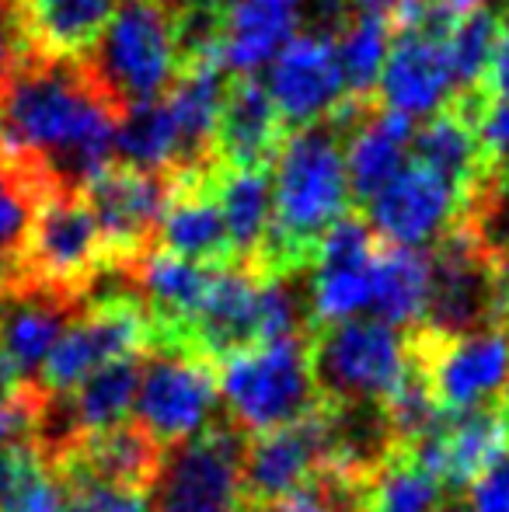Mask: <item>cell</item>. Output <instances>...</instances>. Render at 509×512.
<instances>
[{
  "label": "cell",
  "instance_id": "18",
  "mask_svg": "<svg viewBox=\"0 0 509 512\" xmlns=\"http://www.w3.org/2000/svg\"><path fill=\"white\" fill-rule=\"evenodd\" d=\"M81 300L42 290H4L0 300V352L14 363L25 384H39L49 352L60 335L81 317Z\"/></svg>",
  "mask_w": 509,
  "mask_h": 512
},
{
  "label": "cell",
  "instance_id": "26",
  "mask_svg": "<svg viewBox=\"0 0 509 512\" xmlns=\"http://www.w3.org/2000/svg\"><path fill=\"white\" fill-rule=\"evenodd\" d=\"M454 495L461 492L443 488L408 446H394L370 474L367 512H450Z\"/></svg>",
  "mask_w": 509,
  "mask_h": 512
},
{
  "label": "cell",
  "instance_id": "24",
  "mask_svg": "<svg viewBox=\"0 0 509 512\" xmlns=\"http://www.w3.org/2000/svg\"><path fill=\"white\" fill-rule=\"evenodd\" d=\"M213 196H217L220 216H224V230H227V241H231L234 262L255 265L272 220L269 171L217 168V175H213Z\"/></svg>",
  "mask_w": 509,
  "mask_h": 512
},
{
  "label": "cell",
  "instance_id": "21",
  "mask_svg": "<svg viewBox=\"0 0 509 512\" xmlns=\"http://www.w3.org/2000/svg\"><path fill=\"white\" fill-rule=\"evenodd\" d=\"M297 35V7L262 4V0H227L220 63L238 77H255Z\"/></svg>",
  "mask_w": 509,
  "mask_h": 512
},
{
  "label": "cell",
  "instance_id": "23",
  "mask_svg": "<svg viewBox=\"0 0 509 512\" xmlns=\"http://www.w3.org/2000/svg\"><path fill=\"white\" fill-rule=\"evenodd\" d=\"M35 49L42 56H88L119 0H21Z\"/></svg>",
  "mask_w": 509,
  "mask_h": 512
},
{
  "label": "cell",
  "instance_id": "8",
  "mask_svg": "<svg viewBox=\"0 0 509 512\" xmlns=\"http://www.w3.org/2000/svg\"><path fill=\"white\" fill-rule=\"evenodd\" d=\"M154 349V324L136 293H109L81 310L74 324L60 335L39 373V391L46 398H63L102 366Z\"/></svg>",
  "mask_w": 509,
  "mask_h": 512
},
{
  "label": "cell",
  "instance_id": "11",
  "mask_svg": "<svg viewBox=\"0 0 509 512\" xmlns=\"http://www.w3.org/2000/svg\"><path fill=\"white\" fill-rule=\"evenodd\" d=\"M335 460V408L321 401L300 422L262 432L241 453V499L245 512L265 509L304 488L325 464Z\"/></svg>",
  "mask_w": 509,
  "mask_h": 512
},
{
  "label": "cell",
  "instance_id": "17",
  "mask_svg": "<svg viewBox=\"0 0 509 512\" xmlns=\"http://www.w3.org/2000/svg\"><path fill=\"white\" fill-rule=\"evenodd\" d=\"M213 175H168L171 196L161 213L154 234V248L168 251L185 262L224 269L234 265V251L227 241L224 216H220L217 196H213Z\"/></svg>",
  "mask_w": 509,
  "mask_h": 512
},
{
  "label": "cell",
  "instance_id": "1",
  "mask_svg": "<svg viewBox=\"0 0 509 512\" xmlns=\"http://www.w3.org/2000/svg\"><path fill=\"white\" fill-rule=\"evenodd\" d=\"M0 112L21 161L35 164L53 189L74 192L116 161V133L126 122L84 56L28 60L0 84Z\"/></svg>",
  "mask_w": 509,
  "mask_h": 512
},
{
  "label": "cell",
  "instance_id": "4",
  "mask_svg": "<svg viewBox=\"0 0 509 512\" xmlns=\"http://www.w3.org/2000/svg\"><path fill=\"white\" fill-rule=\"evenodd\" d=\"M220 401L241 436H262L307 418L321 405L311 370V338L255 345L217 363Z\"/></svg>",
  "mask_w": 509,
  "mask_h": 512
},
{
  "label": "cell",
  "instance_id": "7",
  "mask_svg": "<svg viewBox=\"0 0 509 512\" xmlns=\"http://www.w3.org/2000/svg\"><path fill=\"white\" fill-rule=\"evenodd\" d=\"M405 338L408 359L447 415L496 405L509 391V328L471 335H433L426 328H412Z\"/></svg>",
  "mask_w": 509,
  "mask_h": 512
},
{
  "label": "cell",
  "instance_id": "9",
  "mask_svg": "<svg viewBox=\"0 0 509 512\" xmlns=\"http://www.w3.org/2000/svg\"><path fill=\"white\" fill-rule=\"evenodd\" d=\"M220 387L217 366L189 349L143 352L136 425L147 429L164 450H178L217 422Z\"/></svg>",
  "mask_w": 509,
  "mask_h": 512
},
{
  "label": "cell",
  "instance_id": "28",
  "mask_svg": "<svg viewBox=\"0 0 509 512\" xmlns=\"http://www.w3.org/2000/svg\"><path fill=\"white\" fill-rule=\"evenodd\" d=\"M394 28L374 14H349L332 35L335 60H339L342 81L353 98H374L377 81H381L384 60L391 53Z\"/></svg>",
  "mask_w": 509,
  "mask_h": 512
},
{
  "label": "cell",
  "instance_id": "15",
  "mask_svg": "<svg viewBox=\"0 0 509 512\" xmlns=\"http://www.w3.org/2000/svg\"><path fill=\"white\" fill-rule=\"evenodd\" d=\"M265 91L290 133L325 122L349 98L332 39L325 32L293 35L269 63Z\"/></svg>",
  "mask_w": 509,
  "mask_h": 512
},
{
  "label": "cell",
  "instance_id": "3",
  "mask_svg": "<svg viewBox=\"0 0 509 512\" xmlns=\"http://www.w3.org/2000/svg\"><path fill=\"white\" fill-rule=\"evenodd\" d=\"M84 60L126 115L161 102L178 77L175 7L168 0H119Z\"/></svg>",
  "mask_w": 509,
  "mask_h": 512
},
{
  "label": "cell",
  "instance_id": "22",
  "mask_svg": "<svg viewBox=\"0 0 509 512\" xmlns=\"http://www.w3.org/2000/svg\"><path fill=\"white\" fill-rule=\"evenodd\" d=\"M429 304V251L387 248L374 255L370 276V310L374 321L394 331H412L422 324Z\"/></svg>",
  "mask_w": 509,
  "mask_h": 512
},
{
  "label": "cell",
  "instance_id": "33",
  "mask_svg": "<svg viewBox=\"0 0 509 512\" xmlns=\"http://www.w3.org/2000/svg\"><path fill=\"white\" fill-rule=\"evenodd\" d=\"M482 91L496 102H509V11L499 14L496 49H492L489 70L482 77Z\"/></svg>",
  "mask_w": 509,
  "mask_h": 512
},
{
  "label": "cell",
  "instance_id": "6",
  "mask_svg": "<svg viewBox=\"0 0 509 512\" xmlns=\"http://www.w3.org/2000/svg\"><path fill=\"white\" fill-rule=\"evenodd\" d=\"M311 370L321 401L384 405L408 373V338L374 317L314 328Z\"/></svg>",
  "mask_w": 509,
  "mask_h": 512
},
{
  "label": "cell",
  "instance_id": "34",
  "mask_svg": "<svg viewBox=\"0 0 509 512\" xmlns=\"http://www.w3.org/2000/svg\"><path fill=\"white\" fill-rule=\"evenodd\" d=\"M426 0H349V11L356 14H374V18H384L391 28H401L408 18L422 11Z\"/></svg>",
  "mask_w": 509,
  "mask_h": 512
},
{
  "label": "cell",
  "instance_id": "25",
  "mask_svg": "<svg viewBox=\"0 0 509 512\" xmlns=\"http://www.w3.org/2000/svg\"><path fill=\"white\" fill-rule=\"evenodd\" d=\"M412 161L426 164L429 171H436L450 185H457L464 192V203L489 175L475 133L457 115V108H443V112L422 119V126L412 136Z\"/></svg>",
  "mask_w": 509,
  "mask_h": 512
},
{
  "label": "cell",
  "instance_id": "13",
  "mask_svg": "<svg viewBox=\"0 0 509 512\" xmlns=\"http://www.w3.org/2000/svg\"><path fill=\"white\" fill-rule=\"evenodd\" d=\"M81 196L88 199L91 213L102 227L112 272H129L154 248V234L164 206H168L171 182L168 175H150V171H136L112 161L84 185Z\"/></svg>",
  "mask_w": 509,
  "mask_h": 512
},
{
  "label": "cell",
  "instance_id": "16",
  "mask_svg": "<svg viewBox=\"0 0 509 512\" xmlns=\"http://www.w3.org/2000/svg\"><path fill=\"white\" fill-rule=\"evenodd\" d=\"M290 136L258 77H231L213 133V161L224 171H269Z\"/></svg>",
  "mask_w": 509,
  "mask_h": 512
},
{
  "label": "cell",
  "instance_id": "38",
  "mask_svg": "<svg viewBox=\"0 0 509 512\" xmlns=\"http://www.w3.org/2000/svg\"><path fill=\"white\" fill-rule=\"evenodd\" d=\"M499 405H503V411H506V422H509V391L503 394V401H499Z\"/></svg>",
  "mask_w": 509,
  "mask_h": 512
},
{
  "label": "cell",
  "instance_id": "35",
  "mask_svg": "<svg viewBox=\"0 0 509 512\" xmlns=\"http://www.w3.org/2000/svg\"><path fill=\"white\" fill-rule=\"evenodd\" d=\"M28 387H32V384H25V380H21V373L14 370L11 359L0 352V408H7V405H14L18 398H25Z\"/></svg>",
  "mask_w": 509,
  "mask_h": 512
},
{
  "label": "cell",
  "instance_id": "19",
  "mask_svg": "<svg viewBox=\"0 0 509 512\" xmlns=\"http://www.w3.org/2000/svg\"><path fill=\"white\" fill-rule=\"evenodd\" d=\"M60 460H70V464L84 467L95 478L112 481V485L136 488V492L150 495L164 478L168 450L136 422H123V425H112V429L81 436L53 464H60Z\"/></svg>",
  "mask_w": 509,
  "mask_h": 512
},
{
  "label": "cell",
  "instance_id": "36",
  "mask_svg": "<svg viewBox=\"0 0 509 512\" xmlns=\"http://www.w3.org/2000/svg\"><path fill=\"white\" fill-rule=\"evenodd\" d=\"M450 18H464V14H475V11H496L499 4L506 0H436Z\"/></svg>",
  "mask_w": 509,
  "mask_h": 512
},
{
  "label": "cell",
  "instance_id": "10",
  "mask_svg": "<svg viewBox=\"0 0 509 512\" xmlns=\"http://www.w3.org/2000/svg\"><path fill=\"white\" fill-rule=\"evenodd\" d=\"M450 25L454 18L436 0H426L415 18L394 28L391 53L374 91V98H381V108L405 119H429L450 108L457 98V81L447 56Z\"/></svg>",
  "mask_w": 509,
  "mask_h": 512
},
{
  "label": "cell",
  "instance_id": "30",
  "mask_svg": "<svg viewBox=\"0 0 509 512\" xmlns=\"http://www.w3.org/2000/svg\"><path fill=\"white\" fill-rule=\"evenodd\" d=\"M496 35H499V11L464 14V18H454V25L447 28V56L457 81V95L482 88L492 49H496Z\"/></svg>",
  "mask_w": 509,
  "mask_h": 512
},
{
  "label": "cell",
  "instance_id": "14",
  "mask_svg": "<svg viewBox=\"0 0 509 512\" xmlns=\"http://www.w3.org/2000/svg\"><path fill=\"white\" fill-rule=\"evenodd\" d=\"M363 220L387 248H433L457 227L464 209V192L426 164L412 161L370 199Z\"/></svg>",
  "mask_w": 509,
  "mask_h": 512
},
{
  "label": "cell",
  "instance_id": "29",
  "mask_svg": "<svg viewBox=\"0 0 509 512\" xmlns=\"http://www.w3.org/2000/svg\"><path fill=\"white\" fill-rule=\"evenodd\" d=\"M367 488L370 474L325 464L304 488L255 512H367Z\"/></svg>",
  "mask_w": 509,
  "mask_h": 512
},
{
  "label": "cell",
  "instance_id": "12",
  "mask_svg": "<svg viewBox=\"0 0 509 512\" xmlns=\"http://www.w3.org/2000/svg\"><path fill=\"white\" fill-rule=\"evenodd\" d=\"M248 436L217 418L206 432L171 450L157 512H245L241 453Z\"/></svg>",
  "mask_w": 509,
  "mask_h": 512
},
{
  "label": "cell",
  "instance_id": "5",
  "mask_svg": "<svg viewBox=\"0 0 509 512\" xmlns=\"http://www.w3.org/2000/svg\"><path fill=\"white\" fill-rule=\"evenodd\" d=\"M105 272H112V258L88 199L74 189H49L32 216L18 276L7 290H42L84 304Z\"/></svg>",
  "mask_w": 509,
  "mask_h": 512
},
{
  "label": "cell",
  "instance_id": "37",
  "mask_svg": "<svg viewBox=\"0 0 509 512\" xmlns=\"http://www.w3.org/2000/svg\"><path fill=\"white\" fill-rule=\"evenodd\" d=\"M262 4H286V7H300V0H262Z\"/></svg>",
  "mask_w": 509,
  "mask_h": 512
},
{
  "label": "cell",
  "instance_id": "32",
  "mask_svg": "<svg viewBox=\"0 0 509 512\" xmlns=\"http://www.w3.org/2000/svg\"><path fill=\"white\" fill-rule=\"evenodd\" d=\"M464 512H509V460L492 467L468 488Z\"/></svg>",
  "mask_w": 509,
  "mask_h": 512
},
{
  "label": "cell",
  "instance_id": "20",
  "mask_svg": "<svg viewBox=\"0 0 509 512\" xmlns=\"http://www.w3.org/2000/svg\"><path fill=\"white\" fill-rule=\"evenodd\" d=\"M415 122L374 105L346 136V175L353 203L367 206L412 157Z\"/></svg>",
  "mask_w": 509,
  "mask_h": 512
},
{
  "label": "cell",
  "instance_id": "27",
  "mask_svg": "<svg viewBox=\"0 0 509 512\" xmlns=\"http://www.w3.org/2000/svg\"><path fill=\"white\" fill-rule=\"evenodd\" d=\"M53 189L49 178L35 164L14 161L0 164V286H11L18 276L21 251L28 241V227L42 196Z\"/></svg>",
  "mask_w": 509,
  "mask_h": 512
},
{
  "label": "cell",
  "instance_id": "2",
  "mask_svg": "<svg viewBox=\"0 0 509 512\" xmlns=\"http://www.w3.org/2000/svg\"><path fill=\"white\" fill-rule=\"evenodd\" d=\"M272 220L255 269L265 276L311 272L318 241L349 213L346 140L328 122L293 129L272 161Z\"/></svg>",
  "mask_w": 509,
  "mask_h": 512
},
{
  "label": "cell",
  "instance_id": "31",
  "mask_svg": "<svg viewBox=\"0 0 509 512\" xmlns=\"http://www.w3.org/2000/svg\"><path fill=\"white\" fill-rule=\"evenodd\" d=\"M53 474L63 492V512H150L147 492L102 481L70 460L53 464Z\"/></svg>",
  "mask_w": 509,
  "mask_h": 512
}]
</instances>
